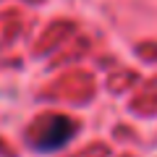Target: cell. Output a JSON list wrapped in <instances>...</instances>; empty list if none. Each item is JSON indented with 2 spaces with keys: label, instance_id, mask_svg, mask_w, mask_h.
I'll use <instances>...</instances> for the list:
<instances>
[{
  "label": "cell",
  "instance_id": "6da1fadb",
  "mask_svg": "<svg viewBox=\"0 0 157 157\" xmlns=\"http://www.w3.org/2000/svg\"><path fill=\"white\" fill-rule=\"evenodd\" d=\"M73 131H76V123L68 121L66 115H50L42 123V128H39L37 139H34V147L39 152H55L71 141Z\"/></svg>",
  "mask_w": 157,
  "mask_h": 157
}]
</instances>
